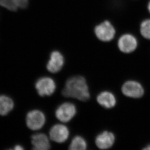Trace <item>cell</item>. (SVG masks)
<instances>
[{
    "instance_id": "obj_1",
    "label": "cell",
    "mask_w": 150,
    "mask_h": 150,
    "mask_svg": "<svg viewBox=\"0 0 150 150\" xmlns=\"http://www.w3.org/2000/svg\"><path fill=\"white\" fill-rule=\"evenodd\" d=\"M62 94L67 98H74L82 102L87 101L91 97L86 80L80 75L69 78L66 82Z\"/></svg>"
},
{
    "instance_id": "obj_2",
    "label": "cell",
    "mask_w": 150,
    "mask_h": 150,
    "mask_svg": "<svg viewBox=\"0 0 150 150\" xmlns=\"http://www.w3.org/2000/svg\"><path fill=\"white\" fill-rule=\"evenodd\" d=\"M37 93L40 96H50L55 92L57 88L55 81L50 77H42L35 83Z\"/></svg>"
},
{
    "instance_id": "obj_3",
    "label": "cell",
    "mask_w": 150,
    "mask_h": 150,
    "mask_svg": "<svg viewBox=\"0 0 150 150\" xmlns=\"http://www.w3.org/2000/svg\"><path fill=\"white\" fill-rule=\"evenodd\" d=\"M45 122V115L39 110L34 109L30 111L26 117V125L31 130H40L43 127Z\"/></svg>"
},
{
    "instance_id": "obj_4",
    "label": "cell",
    "mask_w": 150,
    "mask_h": 150,
    "mask_svg": "<svg viewBox=\"0 0 150 150\" xmlns=\"http://www.w3.org/2000/svg\"><path fill=\"white\" fill-rule=\"evenodd\" d=\"M76 113V108L74 103L65 102L57 108L55 111V116L60 122L66 123L71 121Z\"/></svg>"
},
{
    "instance_id": "obj_5",
    "label": "cell",
    "mask_w": 150,
    "mask_h": 150,
    "mask_svg": "<svg viewBox=\"0 0 150 150\" xmlns=\"http://www.w3.org/2000/svg\"><path fill=\"white\" fill-rule=\"evenodd\" d=\"M123 95L129 98L139 99L144 94V89L140 83L134 80H128L123 83L121 88Z\"/></svg>"
},
{
    "instance_id": "obj_6",
    "label": "cell",
    "mask_w": 150,
    "mask_h": 150,
    "mask_svg": "<svg viewBox=\"0 0 150 150\" xmlns=\"http://www.w3.org/2000/svg\"><path fill=\"white\" fill-rule=\"evenodd\" d=\"M94 33L100 41L108 42L113 39L116 31L112 24L109 21H106L95 27Z\"/></svg>"
},
{
    "instance_id": "obj_7",
    "label": "cell",
    "mask_w": 150,
    "mask_h": 150,
    "mask_svg": "<svg viewBox=\"0 0 150 150\" xmlns=\"http://www.w3.org/2000/svg\"><path fill=\"white\" fill-rule=\"evenodd\" d=\"M64 63L65 58L62 54L58 50H54L50 54L46 68L49 72L55 74L61 71Z\"/></svg>"
},
{
    "instance_id": "obj_8",
    "label": "cell",
    "mask_w": 150,
    "mask_h": 150,
    "mask_svg": "<svg viewBox=\"0 0 150 150\" xmlns=\"http://www.w3.org/2000/svg\"><path fill=\"white\" fill-rule=\"evenodd\" d=\"M69 129L63 124H56L51 127L49 137L53 142L58 143H64L69 137Z\"/></svg>"
},
{
    "instance_id": "obj_9",
    "label": "cell",
    "mask_w": 150,
    "mask_h": 150,
    "mask_svg": "<svg viewBox=\"0 0 150 150\" xmlns=\"http://www.w3.org/2000/svg\"><path fill=\"white\" fill-rule=\"evenodd\" d=\"M117 46L119 50L123 53H131L137 48V40L132 35L125 34L122 35L118 40Z\"/></svg>"
},
{
    "instance_id": "obj_10",
    "label": "cell",
    "mask_w": 150,
    "mask_h": 150,
    "mask_svg": "<svg viewBox=\"0 0 150 150\" xmlns=\"http://www.w3.org/2000/svg\"><path fill=\"white\" fill-rule=\"evenodd\" d=\"M115 136L112 132L104 131L95 138V143L100 150H107L112 147L115 142Z\"/></svg>"
},
{
    "instance_id": "obj_11",
    "label": "cell",
    "mask_w": 150,
    "mask_h": 150,
    "mask_svg": "<svg viewBox=\"0 0 150 150\" xmlns=\"http://www.w3.org/2000/svg\"><path fill=\"white\" fill-rule=\"evenodd\" d=\"M33 149L35 150H48L51 148L50 139L44 133L33 134L31 137Z\"/></svg>"
},
{
    "instance_id": "obj_12",
    "label": "cell",
    "mask_w": 150,
    "mask_h": 150,
    "mask_svg": "<svg viewBox=\"0 0 150 150\" xmlns=\"http://www.w3.org/2000/svg\"><path fill=\"white\" fill-rule=\"evenodd\" d=\"M97 101L100 106L106 109H110L115 107L117 103L115 95L109 91L100 92L97 97Z\"/></svg>"
},
{
    "instance_id": "obj_13",
    "label": "cell",
    "mask_w": 150,
    "mask_h": 150,
    "mask_svg": "<svg viewBox=\"0 0 150 150\" xmlns=\"http://www.w3.org/2000/svg\"><path fill=\"white\" fill-rule=\"evenodd\" d=\"M14 108V102L11 98L6 95H0V115L6 116Z\"/></svg>"
},
{
    "instance_id": "obj_14",
    "label": "cell",
    "mask_w": 150,
    "mask_h": 150,
    "mask_svg": "<svg viewBox=\"0 0 150 150\" xmlns=\"http://www.w3.org/2000/svg\"><path fill=\"white\" fill-rule=\"evenodd\" d=\"M88 147V144L85 139L82 137L76 136L72 139L69 149L70 150H85Z\"/></svg>"
},
{
    "instance_id": "obj_15",
    "label": "cell",
    "mask_w": 150,
    "mask_h": 150,
    "mask_svg": "<svg viewBox=\"0 0 150 150\" xmlns=\"http://www.w3.org/2000/svg\"><path fill=\"white\" fill-rule=\"evenodd\" d=\"M140 33L144 38L150 40V19H147L140 24Z\"/></svg>"
},
{
    "instance_id": "obj_16",
    "label": "cell",
    "mask_w": 150,
    "mask_h": 150,
    "mask_svg": "<svg viewBox=\"0 0 150 150\" xmlns=\"http://www.w3.org/2000/svg\"><path fill=\"white\" fill-rule=\"evenodd\" d=\"M0 7L11 12L19 10L18 7L11 0H0Z\"/></svg>"
},
{
    "instance_id": "obj_17",
    "label": "cell",
    "mask_w": 150,
    "mask_h": 150,
    "mask_svg": "<svg viewBox=\"0 0 150 150\" xmlns=\"http://www.w3.org/2000/svg\"><path fill=\"white\" fill-rule=\"evenodd\" d=\"M17 5L19 9L27 8L29 4V0H11Z\"/></svg>"
},
{
    "instance_id": "obj_18",
    "label": "cell",
    "mask_w": 150,
    "mask_h": 150,
    "mask_svg": "<svg viewBox=\"0 0 150 150\" xmlns=\"http://www.w3.org/2000/svg\"><path fill=\"white\" fill-rule=\"evenodd\" d=\"M23 149H24V148H23V146L20 145H16L14 148V150H23Z\"/></svg>"
},
{
    "instance_id": "obj_19",
    "label": "cell",
    "mask_w": 150,
    "mask_h": 150,
    "mask_svg": "<svg viewBox=\"0 0 150 150\" xmlns=\"http://www.w3.org/2000/svg\"><path fill=\"white\" fill-rule=\"evenodd\" d=\"M143 150H150V144L148 145L145 148H143Z\"/></svg>"
},
{
    "instance_id": "obj_20",
    "label": "cell",
    "mask_w": 150,
    "mask_h": 150,
    "mask_svg": "<svg viewBox=\"0 0 150 150\" xmlns=\"http://www.w3.org/2000/svg\"><path fill=\"white\" fill-rule=\"evenodd\" d=\"M148 11L150 13V1H149L148 4Z\"/></svg>"
}]
</instances>
